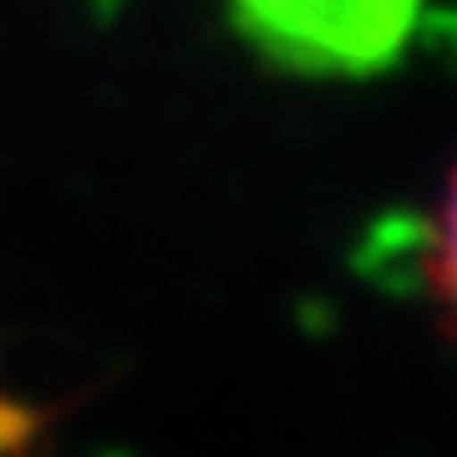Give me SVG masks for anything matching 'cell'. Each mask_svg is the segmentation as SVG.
Here are the masks:
<instances>
[{
  "label": "cell",
  "mask_w": 457,
  "mask_h": 457,
  "mask_svg": "<svg viewBox=\"0 0 457 457\" xmlns=\"http://www.w3.org/2000/svg\"><path fill=\"white\" fill-rule=\"evenodd\" d=\"M422 275H427V290L437 300L447 330L457 336V163L447 173V188H442L437 209H432V224H427Z\"/></svg>",
  "instance_id": "cell-2"
},
{
  "label": "cell",
  "mask_w": 457,
  "mask_h": 457,
  "mask_svg": "<svg viewBox=\"0 0 457 457\" xmlns=\"http://www.w3.org/2000/svg\"><path fill=\"white\" fill-rule=\"evenodd\" d=\"M245 41L305 77H371L407 51L422 0H228Z\"/></svg>",
  "instance_id": "cell-1"
}]
</instances>
